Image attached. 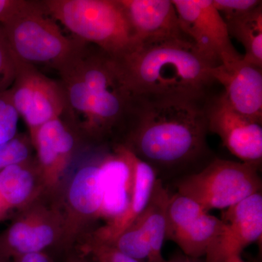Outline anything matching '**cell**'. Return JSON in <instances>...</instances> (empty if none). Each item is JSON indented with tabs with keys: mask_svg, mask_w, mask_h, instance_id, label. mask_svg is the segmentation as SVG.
<instances>
[{
	"mask_svg": "<svg viewBox=\"0 0 262 262\" xmlns=\"http://www.w3.org/2000/svg\"><path fill=\"white\" fill-rule=\"evenodd\" d=\"M205 104L134 96L120 144L164 184L202 170L216 157L209 145Z\"/></svg>",
	"mask_w": 262,
	"mask_h": 262,
	"instance_id": "obj_1",
	"label": "cell"
},
{
	"mask_svg": "<svg viewBox=\"0 0 262 262\" xmlns=\"http://www.w3.org/2000/svg\"><path fill=\"white\" fill-rule=\"evenodd\" d=\"M114 58L124 83L138 97L206 103L216 94L212 67L188 39L142 45Z\"/></svg>",
	"mask_w": 262,
	"mask_h": 262,
	"instance_id": "obj_2",
	"label": "cell"
},
{
	"mask_svg": "<svg viewBox=\"0 0 262 262\" xmlns=\"http://www.w3.org/2000/svg\"><path fill=\"white\" fill-rule=\"evenodd\" d=\"M48 15L70 30L76 39L93 44L113 58L139 47L119 0H46Z\"/></svg>",
	"mask_w": 262,
	"mask_h": 262,
	"instance_id": "obj_3",
	"label": "cell"
},
{
	"mask_svg": "<svg viewBox=\"0 0 262 262\" xmlns=\"http://www.w3.org/2000/svg\"><path fill=\"white\" fill-rule=\"evenodd\" d=\"M3 27L12 53L31 64L50 63L57 69L84 44L80 39L66 37L48 17L41 2L28 1Z\"/></svg>",
	"mask_w": 262,
	"mask_h": 262,
	"instance_id": "obj_4",
	"label": "cell"
},
{
	"mask_svg": "<svg viewBox=\"0 0 262 262\" xmlns=\"http://www.w3.org/2000/svg\"><path fill=\"white\" fill-rule=\"evenodd\" d=\"M177 192L190 198L207 212L227 209L261 192L259 169L242 162L215 158L198 173L173 183Z\"/></svg>",
	"mask_w": 262,
	"mask_h": 262,
	"instance_id": "obj_5",
	"label": "cell"
},
{
	"mask_svg": "<svg viewBox=\"0 0 262 262\" xmlns=\"http://www.w3.org/2000/svg\"><path fill=\"white\" fill-rule=\"evenodd\" d=\"M12 55L15 76L13 85L8 92L17 113L27 123L33 139L39 127L60 118L67 110L65 94L59 84L43 75L33 64Z\"/></svg>",
	"mask_w": 262,
	"mask_h": 262,
	"instance_id": "obj_6",
	"label": "cell"
},
{
	"mask_svg": "<svg viewBox=\"0 0 262 262\" xmlns=\"http://www.w3.org/2000/svg\"><path fill=\"white\" fill-rule=\"evenodd\" d=\"M184 34L212 68L239 59L225 20L212 0H172Z\"/></svg>",
	"mask_w": 262,
	"mask_h": 262,
	"instance_id": "obj_7",
	"label": "cell"
},
{
	"mask_svg": "<svg viewBox=\"0 0 262 262\" xmlns=\"http://www.w3.org/2000/svg\"><path fill=\"white\" fill-rule=\"evenodd\" d=\"M204 108L208 131L220 136L224 146L241 162L261 168V125L235 111L223 92L210 97Z\"/></svg>",
	"mask_w": 262,
	"mask_h": 262,
	"instance_id": "obj_8",
	"label": "cell"
},
{
	"mask_svg": "<svg viewBox=\"0 0 262 262\" xmlns=\"http://www.w3.org/2000/svg\"><path fill=\"white\" fill-rule=\"evenodd\" d=\"M222 232L206 256V262H225L262 234V194L256 193L226 209Z\"/></svg>",
	"mask_w": 262,
	"mask_h": 262,
	"instance_id": "obj_9",
	"label": "cell"
},
{
	"mask_svg": "<svg viewBox=\"0 0 262 262\" xmlns=\"http://www.w3.org/2000/svg\"><path fill=\"white\" fill-rule=\"evenodd\" d=\"M211 75L227 102L250 120L262 123V68L244 61L243 57L211 69Z\"/></svg>",
	"mask_w": 262,
	"mask_h": 262,
	"instance_id": "obj_10",
	"label": "cell"
},
{
	"mask_svg": "<svg viewBox=\"0 0 262 262\" xmlns=\"http://www.w3.org/2000/svg\"><path fill=\"white\" fill-rule=\"evenodd\" d=\"M138 46L188 39L172 0H119ZM190 41V40H189Z\"/></svg>",
	"mask_w": 262,
	"mask_h": 262,
	"instance_id": "obj_11",
	"label": "cell"
},
{
	"mask_svg": "<svg viewBox=\"0 0 262 262\" xmlns=\"http://www.w3.org/2000/svg\"><path fill=\"white\" fill-rule=\"evenodd\" d=\"M102 183V203L100 215L108 222L121 216L128 208L134 177L131 151L122 144L99 164Z\"/></svg>",
	"mask_w": 262,
	"mask_h": 262,
	"instance_id": "obj_12",
	"label": "cell"
},
{
	"mask_svg": "<svg viewBox=\"0 0 262 262\" xmlns=\"http://www.w3.org/2000/svg\"><path fill=\"white\" fill-rule=\"evenodd\" d=\"M131 160L134 168V188L128 208L119 218L108 222L98 231L96 241L110 244L117 238L139 216L149 203L151 193L157 182L154 170L131 151Z\"/></svg>",
	"mask_w": 262,
	"mask_h": 262,
	"instance_id": "obj_13",
	"label": "cell"
},
{
	"mask_svg": "<svg viewBox=\"0 0 262 262\" xmlns=\"http://www.w3.org/2000/svg\"><path fill=\"white\" fill-rule=\"evenodd\" d=\"M32 140L45 175L54 182L72 154L75 144L73 136L61 119L57 118L39 127Z\"/></svg>",
	"mask_w": 262,
	"mask_h": 262,
	"instance_id": "obj_14",
	"label": "cell"
},
{
	"mask_svg": "<svg viewBox=\"0 0 262 262\" xmlns=\"http://www.w3.org/2000/svg\"><path fill=\"white\" fill-rule=\"evenodd\" d=\"M169 196L170 194L165 184L157 179L147 206L133 223L139 227L149 244L150 257L147 262H161L164 259L162 249L166 234Z\"/></svg>",
	"mask_w": 262,
	"mask_h": 262,
	"instance_id": "obj_15",
	"label": "cell"
},
{
	"mask_svg": "<svg viewBox=\"0 0 262 262\" xmlns=\"http://www.w3.org/2000/svg\"><path fill=\"white\" fill-rule=\"evenodd\" d=\"M55 239L53 227L42 222L18 221L10 227L0 243V253L4 257L41 253Z\"/></svg>",
	"mask_w": 262,
	"mask_h": 262,
	"instance_id": "obj_16",
	"label": "cell"
},
{
	"mask_svg": "<svg viewBox=\"0 0 262 262\" xmlns=\"http://www.w3.org/2000/svg\"><path fill=\"white\" fill-rule=\"evenodd\" d=\"M222 228V220L208 213H203L185 226L171 241L186 256L199 258L209 252Z\"/></svg>",
	"mask_w": 262,
	"mask_h": 262,
	"instance_id": "obj_17",
	"label": "cell"
},
{
	"mask_svg": "<svg viewBox=\"0 0 262 262\" xmlns=\"http://www.w3.org/2000/svg\"><path fill=\"white\" fill-rule=\"evenodd\" d=\"M69 200L81 214L100 215L102 203V183L100 165L81 168L71 183Z\"/></svg>",
	"mask_w": 262,
	"mask_h": 262,
	"instance_id": "obj_18",
	"label": "cell"
},
{
	"mask_svg": "<svg viewBox=\"0 0 262 262\" xmlns=\"http://www.w3.org/2000/svg\"><path fill=\"white\" fill-rule=\"evenodd\" d=\"M225 21L229 36L244 46L243 59L262 68V4L246 14Z\"/></svg>",
	"mask_w": 262,
	"mask_h": 262,
	"instance_id": "obj_19",
	"label": "cell"
},
{
	"mask_svg": "<svg viewBox=\"0 0 262 262\" xmlns=\"http://www.w3.org/2000/svg\"><path fill=\"white\" fill-rule=\"evenodd\" d=\"M22 164L0 170V201L4 208L22 204L34 189V177Z\"/></svg>",
	"mask_w": 262,
	"mask_h": 262,
	"instance_id": "obj_20",
	"label": "cell"
},
{
	"mask_svg": "<svg viewBox=\"0 0 262 262\" xmlns=\"http://www.w3.org/2000/svg\"><path fill=\"white\" fill-rule=\"evenodd\" d=\"M208 213L198 203L178 192L170 194L167 208L165 241L172 239L188 224Z\"/></svg>",
	"mask_w": 262,
	"mask_h": 262,
	"instance_id": "obj_21",
	"label": "cell"
},
{
	"mask_svg": "<svg viewBox=\"0 0 262 262\" xmlns=\"http://www.w3.org/2000/svg\"><path fill=\"white\" fill-rule=\"evenodd\" d=\"M18 117L8 91L0 93V144L15 138Z\"/></svg>",
	"mask_w": 262,
	"mask_h": 262,
	"instance_id": "obj_22",
	"label": "cell"
},
{
	"mask_svg": "<svg viewBox=\"0 0 262 262\" xmlns=\"http://www.w3.org/2000/svg\"><path fill=\"white\" fill-rule=\"evenodd\" d=\"M29 148L20 139L13 138L0 144V170L10 165L22 164L28 158Z\"/></svg>",
	"mask_w": 262,
	"mask_h": 262,
	"instance_id": "obj_23",
	"label": "cell"
},
{
	"mask_svg": "<svg viewBox=\"0 0 262 262\" xmlns=\"http://www.w3.org/2000/svg\"><path fill=\"white\" fill-rule=\"evenodd\" d=\"M213 6L224 20L237 18L262 4L259 0H212Z\"/></svg>",
	"mask_w": 262,
	"mask_h": 262,
	"instance_id": "obj_24",
	"label": "cell"
},
{
	"mask_svg": "<svg viewBox=\"0 0 262 262\" xmlns=\"http://www.w3.org/2000/svg\"><path fill=\"white\" fill-rule=\"evenodd\" d=\"M15 63L13 55L3 26L0 25V87L7 88V84L13 82Z\"/></svg>",
	"mask_w": 262,
	"mask_h": 262,
	"instance_id": "obj_25",
	"label": "cell"
},
{
	"mask_svg": "<svg viewBox=\"0 0 262 262\" xmlns=\"http://www.w3.org/2000/svg\"><path fill=\"white\" fill-rule=\"evenodd\" d=\"M88 249L100 262H141L120 253L113 246L96 239Z\"/></svg>",
	"mask_w": 262,
	"mask_h": 262,
	"instance_id": "obj_26",
	"label": "cell"
},
{
	"mask_svg": "<svg viewBox=\"0 0 262 262\" xmlns=\"http://www.w3.org/2000/svg\"><path fill=\"white\" fill-rule=\"evenodd\" d=\"M28 1L24 0H0V24L1 25L9 22L18 14Z\"/></svg>",
	"mask_w": 262,
	"mask_h": 262,
	"instance_id": "obj_27",
	"label": "cell"
},
{
	"mask_svg": "<svg viewBox=\"0 0 262 262\" xmlns=\"http://www.w3.org/2000/svg\"><path fill=\"white\" fill-rule=\"evenodd\" d=\"M15 262H52L44 253H34L23 255L15 258Z\"/></svg>",
	"mask_w": 262,
	"mask_h": 262,
	"instance_id": "obj_28",
	"label": "cell"
},
{
	"mask_svg": "<svg viewBox=\"0 0 262 262\" xmlns=\"http://www.w3.org/2000/svg\"><path fill=\"white\" fill-rule=\"evenodd\" d=\"M161 262H200L198 258L189 257L186 255H177L169 260H165V258Z\"/></svg>",
	"mask_w": 262,
	"mask_h": 262,
	"instance_id": "obj_29",
	"label": "cell"
},
{
	"mask_svg": "<svg viewBox=\"0 0 262 262\" xmlns=\"http://www.w3.org/2000/svg\"><path fill=\"white\" fill-rule=\"evenodd\" d=\"M225 262H248L241 257V255H234L227 258Z\"/></svg>",
	"mask_w": 262,
	"mask_h": 262,
	"instance_id": "obj_30",
	"label": "cell"
},
{
	"mask_svg": "<svg viewBox=\"0 0 262 262\" xmlns=\"http://www.w3.org/2000/svg\"><path fill=\"white\" fill-rule=\"evenodd\" d=\"M68 262H86L83 261V260L82 259H78V258H72V259H70V261H68Z\"/></svg>",
	"mask_w": 262,
	"mask_h": 262,
	"instance_id": "obj_31",
	"label": "cell"
},
{
	"mask_svg": "<svg viewBox=\"0 0 262 262\" xmlns=\"http://www.w3.org/2000/svg\"><path fill=\"white\" fill-rule=\"evenodd\" d=\"M4 207H3V204H2L1 201H0V213L4 210Z\"/></svg>",
	"mask_w": 262,
	"mask_h": 262,
	"instance_id": "obj_32",
	"label": "cell"
},
{
	"mask_svg": "<svg viewBox=\"0 0 262 262\" xmlns=\"http://www.w3.org/2000/svg\"><path fill=\"white\" fill-rule=\"evenodd\" d=\"M96 262H100V261H97V260H96Z\"/></svg>",
	"mask_w": 262,
	"mask_h": 262,
	"instance_id": "obj_33",
	"label": "cell"
}]
</instances>
